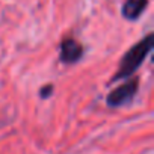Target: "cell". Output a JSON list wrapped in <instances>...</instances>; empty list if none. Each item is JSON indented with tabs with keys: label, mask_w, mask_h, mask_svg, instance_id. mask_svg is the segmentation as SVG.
Wrapping results in <instances>:
<instances>
[{
	"label": "cell",
	"mask_w": 154,
	"mask_h": 154,
	"mask_svg": "<svg viewBox=\"0 0 154 154\" xmlns=\"http://www.w3.org/2000/svg\"><path fill=\"white\" fill-rule=\"evenodd\" d=\"M148 0H125L122 6V15L127 20H137L145 11Z\"/></svg>",
	"instance_id": "cell-4"
},
{
	"label": "cell",
	"mask_w": 154,
	"mask_h": 154,
	"mask_svg": "<svg viewBox=\"0 0 154 154\" xmlns=\"http://www.w3.org/2000/svg\"><path fill=\"white\" fill-rule=\"evenodd\" d=\"M154 47V35L148 33L143 39H140L137 44H134L124 56L122 60L118 66V71L113 75V82L115 80H121V79H127L131 74H134V71L142 65V62L145 60V57L148 56V53L152 50Z\"/></svg>",
	"instance_id": "cell-1"
},
{
	"label": "cell",
	"mask_w": 154,
	"mask_h": 154,
	"mask_svg": "<svg viewBox=\"0 0 154 154\" xmlns=\"http://www.w3.org/2000/svg\"><path fill=\"white\" fill-rule=\"evenodd\" d=\"M83 54V47L72 38H66L60 44V60L63 63H74Z\"/></svg>",
	"instance_id": "cell-3"
},
{
	"label": "cell",
	"mask_w": 154,
	"mask_h": 154,
	"mask_svg": "<svg viewBox=\"0 0 154 154\" xmlns=\"http://www.w3.org/2000/svg\"><path fill=\"white\" fill-rule=\"evenodd\" d=\"M51 92H53V86H51V85H47V86H44V88L41 89V97H42V98H48V97L51 95Z\"/></svg>",
	"instance_id": "cell-5"
},
{
	"label": "cell",
	"mask_w": 154,
	"mask_h": 154,
	"mask_svg": "<svg viewBox=\"0 0 154 154\" xmlns=\"http://www.w3.org/2000/svg\"><path fill=\"white\" fill-rule=\"evenodd\" d=\"M137 79H131L130 82L118 86L116 89H113L107 98H106V103L107 106L110 107H119L122 104H127L128 101H131V98L134 97V94L137 92Z\"/></svg>",
	"instance_id": "cell-2"
}]
</instances>
